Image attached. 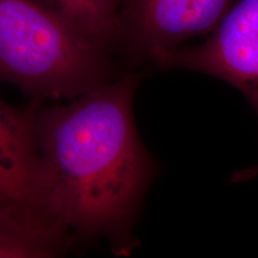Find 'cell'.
<instances>
[{
    "instance_id": "obj_1",
    "label": "cell",
    "mask_w": 258,
    "mask_h": 258,
    "mask_svg": "<svg viewBox=\"0 0 258 258\" xmlns=\"http://www.w3.org/2000/svg\"><path fill=\"white\" fill-rule=\"evenodd\" d=\"M139 78L114 77L76 98L30 105L41 205L80 239L132 245L156 165L139 137Z\"/></svg>"
},
{
    "instance_id": "obj_2",
    "label": "cell",
    "mask_w": 258,
    "mask_h": 258,
    "mask_svg": "<svg viewBox=\"0 0 258 258\" xmlns=\"http://www.w3.org/2000/svg\"><path fill=\"white\" fill-rule=\"evenodd\" d=\"M109 47L38 0H0V83L63 102L114 78Z\"/></svg>"
},
{
    "instance_id": "obj_3",
    "label": "cell",
    "mask_w": 258,
    "mask_h": 258,
    "mask_svg": "<svg viewBox=\"0 0 258 258\" xmlns=\"http://www.w3.org/2000/svg\"><path fill=\"white\" fill-rule=\"evenodd\" d=\"M237 0H118L121 41L158 66L192 38L209 35Z\"/></svg>"
},
{
    "instance_id": "obj_4",
    "label": "cell",
    "mask_w": 258,
    "mask_h": 258,
    "mask_svg": "<svg viewBox=\"0 0 258 258\" xmlns=\"http://www.w3.org/2000/svg\"><path fill=\"white\" fill-rule=\"evenodd\" d=\"M158 67L224 80L239 90L258 114V0H237L202 43L180 47Z\"/></svg>"
},
{
    "instance_id": "obj_5",
    "label": "cell",
    "mask_w": 258,
    "mask_h": 258,
    "mask_svg": "<svg viewBox=\"0 0 258 258\" xmlns=\"http://www.w3.org/2000/svg\"><path fill=\"white\" fill-rule=\"evenodd\" d=\"M3 201L42 207L30 106L21 110L0 101V202Z\"/></svg>"
},
{
    "instance_id": "obj_6",
    "label": "cell",
    "mask_w": 258,
    "mask_h": 258,
    "mask_svg": "<svg viewBox=\"0 0 258 258\" xmlns=\"http://www.w3.org/2000/svg\"><path fill=\"white\" fill-rule=\"evenodd\" d=\"M73 241V235L40 206L0 202V258L59 257Z\"/></svg>"
},
{
    "instance_id": "obj_7",
    "label": "cell",
    "mask_w": 258,
    "mask_h": 258,
    "mask_svg": "<svg viewBox=\"0 0 258 258\" xmlns=\"http://www.w3.org/2000/svg\"><path fill=\"white\" fill-rule=\"evenodd\" d=\"M110 47L121 41L118 0H38Z\"/></svg>"
},
{
    "instance_id": "obj_8",
    "label": "cell",
    "mask_w": 258,
    "mask_h": 258,
    "mask_svg": "<svg viewBox=\"0 0 258 258\" xmlns=\"http://www.w3.org/2000/svg\"><path fill=\"white\" fill-rule=\"evenodd\" d=\"M258 177V164L254 166L246 167L240 171H237L232 175V182L233 183H241V182H247L253 178Z\"/></svg>"
}]
</instances>
